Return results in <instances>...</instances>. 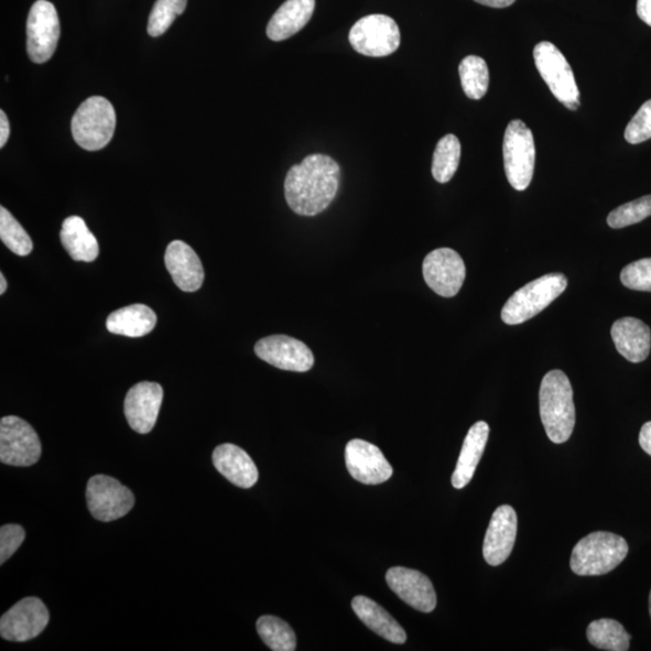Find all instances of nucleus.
I'll return each instance as SVG.
<instances>
[{
  "label": "nucleus",
  "mask_w": 651,
  "mask_h": 651,
  "mask_svg": "<svg viewBox=\"0 0 651 651\" xmlns=\"http://www.w3.org/2000/svg\"><path fill=\"white\" fill-rule=\"evenodd\" d=\"M340 182L339 163L330 156L310 155L289 170L285 199L296 214L315 216L329 208L339 192Z\"/></svg>",
  "instance_id": "obj_1"
},
{
  "label": "nucleus",
  "mask_w": 651,
  "mask_h": 651,
  "mask_svg": "<svg viewBox=\"0 0 651 651\" xmlns=\"http://www.w3.org/2000/svg\"><path fill=\"white\" fill-rule=\"evenodd\" d=\"M539 410L548 438L556 444L567 442L575 425V407L570 379L562 371H551L541 380Z\"/></svg>",
  "instance_id": "obj_2"
},
{
  "label": "nucleus",
  "mask_w": 651,
  "mask_h": 651,
  "mask_svg": "<svg viewBox=\"0 0 651 651\" xmlns=\"http://www.w3.org/2000/svg\"><path fill=\"white\" fill-rule=\"evenodd\" d=\"M628 553L627 541L611 532H593L574 547L571 569L582 577L603 575L615 570Z\"/></svg>",
  "instance_id": "obj_3"
},
{
  "label": "nucleus",
  "mask_w": 651,
  "mask_h": 651,
  "mask_svg": "<svg viewBox=\"0 0 651 651\" xmlns=\"http://www.w3.org/2000/svg\"><path fill=\"white\" fill-rule=\"evenodd\" d=\"M115 127V108L111 102L100 95L86 100L72 119L74 140L87 151L102 150L111 143Z\"/></svg>",
  "instance_id": "obj_4"
},
{
  "label": "nucleus",
  "mask_w": 651,
  "mask_h": 651,
  "mask_svg": "<svg viewBox=\"0 0 651 651\" xmlns=\"http://www.w3.org/2000/svg\"><path fill=\"white\" fill-rule=\"evenodd\" d=\"M567 278L561 273L542 276L518 290L502 309L505 323L513 326L535 318L567 289Z\"/></svg>",
  "instance_id": "obj_5"
},
{
  "label": "nucleus",
  "mask_w": 651,
  "mask_h": 651,
  "mask_svg": "<svg viewBox=\"0 0 651 651\" xmlns=\"http://www.w3.org/2000/svg\"><path fill=\"white\" fill-rule=\"evenodd\" d=\"M506 176L516 191H525L534 178L536 146L531 129L520 119L510 122L505 133Z\"/></svg>",
  "instance_id": "obj_6"
},
{
  "label": "nucleus",
  "mask_w": 651,
  "mask_h": 651,
  "mask_svg": "<svg viewBox=\"0 0 651 651\" xmlns=\"http://www.w3.org/2000/svg\"><path fill=\"white\" fill-rule=\"evenodd\" d=\"M536 67L551 93L574 112L580 106L579 90L566 58L549 41L537 43L534 50Z\"/></svg>",
  "instance_id": "obj_7"
},
{
  "label": "nucleus",
  "mask_w": 651,
  "mask_h": 651,
  "mask_svg": "<svg viewBox=\"0 0 651 651\" xmlns=\"http://www.w3.org/2000/svg\"><path fill=\"white\" fill-rule=\"evenodd\" d=\"M349 41L363 56L385 58L399 48L400 31L394 18L369 15L356 22L350 30Z\"/></svg>",
  "instance_id": "obj_8"
},
{
  "label": "nucleus",
  "mask_w": 651,
  "mask_h": 651,
  "mask_svg": "<svg viewBox=\"0 0 651 651\" xmlns=\"http://www.w3.org/2000/svg\"><path fill=\"white\" fill-rule=\"evenodd\" d=\"M41 456V442L27 421L5 417L0 421V461L9 465L28 467Z\"/></svg>",
  "instance_id": "obj_9"
},
{
  "label": "nucleus",
  "mask_w": 651,
  "mask_h": 651,
  "mask_svg": "<svg viewBox=\"0 0 651 651\" xmlns=\"http://www.w3.org/2000/svg\"><path fill=\"white\" fill-rule=\"evenodd\" d=\"M87 506L91 515L103 523L122 519L135 506V496L128 487L107 475H94L86 488Z\"/></svg>",
  "instance_id": "obj_10"
},
{
  "label": "nucleus",
  "mask_w": 651,
  "mask_h": 651,
  "mask_svg": "<svg viewBox=\"0 0 651 651\" xmlns=\"http://www.w3.org/2000/svg\"><path fill=\"white\" fill-rule=\"evenodd\" d=\"M61 35L56 8L48 0H38L27 20V52L31 62H48L56 51Z\"/></svg>",
  "instance_id": "obj_11"
},
{
  "label": "nucleus",
  "mask_w": 651,
  "mask_h": 651,
  "mask_svg": "<svg viewBox=\"0 0 651 651\" xmlns=\"http://www.w3.org/2000/svg\"><path fill=\"white\" fill-rule=\"evenodd\" d=\"M426 284L442 297H454L460 292L465 278L462 257L449 247L430 253L422 266Z\"/></svg>",
  "instance_id": "obj_12"
},
{
  "label": "nucleus",
  "mask_w": 651,
  "mask_h": 651,
  "mask_svg": "<svg viewBox=\"0 0 651 651\" xmlns=\"http://www.w3.org/2000/svg\"><path fill=\"white\" fill-rule=\"evenodd\" d=\"M50 614L37 597H26L0 618V635L10 642H27L47 628Z\"/></svg>",
  "instance_id": "obj_13"
},
{
  "label": "nucleus",
  "mask_w": 651,
  "mask_h": 651,
  "mask_svg": "<svg viewBox=\"0 0 651 651\" xmlns=\"http://www.w3.org/2000/svg\"><path fill=\"white\" fill-rule=\"evenodd\" d=\"M255 353L265 362L284 371L304 373L314 366V355L303 342L289 335H269L255 345Z\"/></svg>",
  "instance_id": "obj_14"
},
{
  "label": "nucleus",
  "mask_w": 651,
  "mask_h": 651,
  "mask_svg": "<svg viewBox=\"0 0 651 651\" xmlns=\"http://www.w3.org/2000/svg\"><path fill=\"white\" fill-rule=\"evenodd\" d=\"M346 469L355 481L366 485L383 484L394 474L393 467L376 445L353 439L345 449Z\"/></svg>",
  "instance_id": "obj_15"
},
{
  "label": "nucleus",
  "mask_w": 651,
  "mask_h": 651,
  "mask_svg": "<svg viewBox=\"0 0 651 651\" xmlns=\"http://www.w3.org/2000/svg\"><path fill=\"white\" fill-rule=\"evenodd\" d=\"M386 582L401 601L422 613H431L437 605V595L425 574L406 567H393Z\"/></svg>",
  "instance_id": "obj_16"
},
{
  "label": "nucleus",
  "mask_w": 651,
  "mask_h": 651,
  "mask_svg": "<svg viewBox=\"0 0 651 651\" xmlns=\"http://www.w3.org/2000/svg\"><path fill=\"white\" fill-rule=\"evenodd\" d=\"M518 532V516L513 507L501 506L495 510L486 531L483 553L490 566H499L512 553Z\"/></svg>",
  "instance_id": "obj_17"
},
{
  "label": "nucleus",
  "mask_w": 651,
  "mask_h": 651,
  "mask_svg": "<svg viewBox=\"0 0 651 651\" xmlns=\"http://www.w3.org/2000/svg\"><path fill=\"white\" fill-rule=\"evenodd\" d=\"M163 399L159 384L143 382L128 391L125 398V417L136 432L146 434L155 427Z\"/></svg>",
  "instance_id": "obj_18"
},
{
  "label": "nucleus",
  "mask_w": 651,
  "mask_h": 651,
  "mask_svg": "<svg viewBox=\"0 0 651 651\" xmlns=\"http://www.w3.org/2000/svg\"><path fill=\"white\" fill-rule=\"evenodd\" d=\"M166 267L176 285L184 292H194L202 288L204 269L194 250L181 241L171 242L166 252Z\"/></svg>",
  "instance_id": "obj_19"
},
{
  "label": "nucleus",
  "mask_w": 651,
  "mask_h": 651,
  "mask_svg": "<svg viewBox=\"0 0 651 651\" xmlns=\"http://www.w3.org/2000/svg\"><path fill=\"white\" fill-rule=\"evenodd\" d=\"M213 462L215 469L238 487L250 488L258 481L255 462L234 444L219 445L213 452Z\"/></svg>",
  "instance_id": "obj_20"
},
{
  "label": "nucleus",
  "mask_w": 651,
  "mask_h": 651,
  "mask_svg": "<svg viewBox=\"0 0 651 651\" xmlns=\"http://www.w3.org/2000/svg\"><path fill=\"white\" fill-rule=\"evenodd\" d=\"M612 339L616 350L627 361L639 363L647 360L651 349V331L642 320L623 318L612 326Z\"/></svg>",
  "instance_id": "obj_21"
},
{
  "label": "nucleus",
  "mask_w": 651,
  "mask_h": 651,
  "mask_svg": "<svg viewBox=\"0 0 651 651\" xmlns=\"http://www.w3.org/2000/svg\"><path fill=\"white\" fill-rule=\"evenodd\" d=\"M490 434L485 421H477L464 438L460 458L454 471L451 483L455 488H463L473 480L477 464L482 460Z\"/></svg>",
  "instance_id": "obj_22"
},
{
  "label": "nucleus",
  "mask_w": 651,
  "mask_h": 651,
  "mask_svg": "<svg viewBox=\"0 0 651 651\" xmlns=\"http://www.w3.org/2000/svg\"><path fill=\"white\" fill-rule=\"evenodd\" d=\"M314 10L315 0H286L269 21L268 38L273 41H282L297 35L308 25Z\"/></svg>",
  "instance_id": "obj_23"
},
{
  "label": "nucleus",
  "mask_w": 651,
  "mask_h": 651,
  "mask_svg": "<svg viewBox=\"0 0 651 651\" xmlns=\"http://www.w3.org/2000/svg\"><path fill=\"white\" fill-rule=\"evenodd\" d=\"M352 605L358 618L378 636L383 637L391 643H406L407 634L404 627L382 605L366 596H356Z\"/></svg>",
  "instance_id": "obj_24"
},
{
  "label": "nucleus",
  "mask_w": 651,
  "mask_h": 651,
  "mask_svg": "<svg viewBox=\"0 0 651 651\" xmlns=\"http://www.w3.org/2000/svg\"><path fill=\"white\" fill-rule=\"evenodd\" d=\"M156 323L157 317L154 310L144 304H133L108 315L106 329L113 334L139 339L154 330Z\"/></svg>",
  "instance_id": "obj_25"
},
{
  "label": "nucleus",
  "mask_w": 651,
  "mask_h": 651,
  "mask_svg": "<svg viewBox=\"0 0 651 651\" xmlns=\"http://www.w3.org/2000/svg\"><path fill=\"white\" fill-rule=\"evenodd\" d=\"M61 242L74 260L93 263L100 255V244L79 216H69L64 220Z\"/></svg>",
  "instance_id": "obj_26"
},
{
  "label": "nucleus",
  "mask_w": 651,
  "mask_h": 651,
  "mask_svg": "<svg viewBox=\"0 0 651 651\" xmlns=\"http://www.w3.org/2000/svg\"><path fill=\"white\" fill-rule=\"evenodd\" d=\"M586 636L593 647L608 651H627L631 640L624 626L613 618L592 622Z\"/></svg>",
  "instance_id": "obj_27"
},
{
  "label": "nucleus",
  "mask_w": 651,
  "mask_h": 651,
  "mask_svg": "<svg viewBox=\"0 0 651 651\" xmlns=\"http://www.w3.org/2000/svg\"><path fill=\"white\" fill-rule=\"evenodd\" d=\"M461 159V144L458 137H443L434 150L432 174L441 183L449 182L458 170Z\"/></svg>",
  "instance_id": "obj_28"
},
{
  "label": "nucleus",
  "mask_w": 651,
  "mask_h": 651,
  "mask_svg": "<svg viewBox=\"0 0 651 651\" xmlns=\"http://www.w3.org/2000/svg\"><path fill=\"white\" fill-rule=\"evenodd\" d=\"M257 633L271 650L293 651L297 648L295 631L280 617L273 615L260 616L257 621Z\"/></svg>",
  "instance_id": "obj_29"
},
{
  "label": "nucleus",
  "mask_w": 651,
  "mask_h": 651,
  "mask_svg": "<svg viewBox=\"0 0 651 651\" xmlns=\"http://www.w3.org/2000/svg\"><path fill=\"white\" fill-rule=\"evenodd\" d=\"M459 73L465 95L473 101L482 100L490 82L486 62L482 58L467 56L460 63Z\"/></svg>",
  "instance_id": "obj_30"
},
{
  "label": "nucleus",
  "mask_w": 651,
  "mask_h": 651,
  "mask_svg": "<svg viewBox=\"0 0 651 651\" xmlns=\"http://www.w3.org/2000/svg\"><path fill=\"white\" fill-rule=\"evenodd\" d=\"M0 239L10 252L17 256H27L31 253L30 237L4 206L0 208Z\"/></svg>",
  "instance_id": "obj_31"
},
{
  "label": "nucleus",
  "mask_w": 651,
  "mask_h": 651,
  "mask_svg": "<svg viewBox=\"0 0 651 651\" xmlns=\"http://www.w3.org/2000/svg\"><path fill=\"white\" fill-rule=\"evenodd\" d=\"M188 0H157L152 8L148 33L151 37H161L170 28L173 22L187 9Z\"/></svg>",
  "instance_id": "obj_32"
},
{
  "label": "nucleus",
  "mask_w": 651,
  "mask_h": 651,
  "mask_svg": "<svg viewBox=\"0 0 651 651\" xmlns=\"http://www.w3.org/2000/svg\"><path fill=\"white\" fill-rule=\"evenodd\" d=\"M651 216V194L642 199L617 206L610 215L607 222L614 230L642 222Z\"/></svg>",
  "instance_id": "obj_33"
},
{
  "label": "nucleus",
  "mask_w": 651,
  "mask_h": 651,
  "mask_svg": "<svg viewBox=\"0 0 651 651\" xmlns=\"http://www.w3.org/2000/svg\"><path fill=\"white\" fill-rule=\"evenodd\" d=\"M621 280L629 290L651 292V258L627 265L622 270Z\"/></svg>",
  "instance_id": "obj_34"
},
{
  "label": "nucleus",
  "mask_w": 651,
  "mask_h": 651,
  "mask_svg": "<svg viewBox=\"0 0 651 651\" xmlns=\"http://www.w3.org/2000/svg\"><path fill=\"white\" fill-rule=\"evenodd\" d=\"M625 139L629 144H640L651 139V100L640 106L629 122L625 129Z\"/></svg>",
  "instance_id": "obj_35"
},
{
  "label": "nucleus",
  "mask_w": 651,
  "mask_h": 651,
  "mask_svg": "<svg viewBox=\"0 0 651 651\" xmlns=\"http://www.w3.org/2000/svg\"><path fill=\"white\" fill-rule=\"evenodd\" d=\"M26 538V532L20 525H4L0 528V563L4 564Z\"/></svg>",
  "instance_id": "obj_36"
},
{
  "label": "nucleus",
  "mask_w": 651,
  "mask_h": 651,
  "mask_svg": "<svg viewBox=\"0 0 651 651\" xmlns=\"http://www.w3.org/2000/svg\"><path fill=\"white\" fill-rule=\"evenodd\" d=\"M639 445L649 456H651V421L646 422L639 432Z\"/></svg>",
  "instance_id": "obj_37"
},
{
  "label": "nucleus",
  "mask_w": 651,
  "mask_h": 651,
  "mask_svg": "<svg viewBox=\"0 0 651 651\" xmlns=\"http://www.w3.org/2000/svg\"><path fill=\"white\" fill-rule=\"evenodd\" d=\"M637 15L651 27V0H637Z\"/></svg>",
  "instance_id": "obj_38"
},
{
  "label": "nucleus",
  "mask_w": 651,
  "mask_h": 651,
  "mask_svg": "<svg viewBox=\"0 0 651 651\" xmlns=\"http://www.w3.org/2000/svg\"><path fill=\"white\" fill-rule=\"evenodd\" d=\"M10 136V125L5 112H0V148H4Z\"/></svg>",
  "instance_id": "obj_39"
},
{
  "label": "nucleus",
  "mask_w": 651,
  "mask_h": 651,
  "mask_svg": "<svg viewBox=\"0 0 651 651\" xmlns=\"http://www.w3.org/2000/svg\"><path fill=\"white\" fill-rule=\"evenodd\" d=\"M474 2L485 7L503 9L513 5L515 3V0H474Z\"/></svg>",
  "instance_id": "obj_40"
},
{
  "label": "nucleus",
  "mask_w": 651,
  "mask_h": 651,
  "mask_svg": "<svg viewBox=\"0 0 651 651\" xmlns=\"http://www.w3.org/2000/svg\"><path fill=\"white\" fill-rule=\"evenodd\" d=\"M8 288V282L5 280L4 275H0V295H4Z\"/></svg>",
  "instance_id": "obj_41"
},
{
  "label": "nucleus",
  "mask_w": 651,
  "mask_h": 651,
  "mask_svg": "<svg viewBox=\"0 0 651 651\" xmlns=\"http://www.w3.org/2000/svg\"><path fill=\"white\" fill-rule=\"evenodd\" d=\"M649 613H650V616H651V592H650V596H649Z\"/></svg>",
  "instance_id": "obj_42"
}]
</instances>
